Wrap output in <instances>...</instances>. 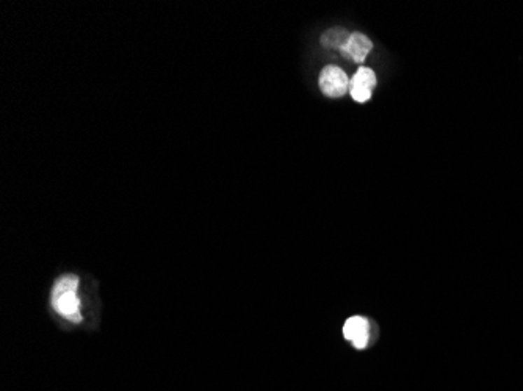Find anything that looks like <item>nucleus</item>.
Instances as JSON below:
<instances>
[{
    "instance_id": "20e7f679",
    "label": "nucleus",
    "mask_w": 523,
    "mask_h": 391,
    "mask_svg": "<svg viewBox=\"0 0 523 391\" xmlns=\"http://www.w3.org/2000/svg\"><path fill=\"white\" fill-rule=\"evenodd\" d=\"M372 50H373L372 39H370L367 35H363V33L361 31H353L349 35L347 44L343 45V49L340 50V54L345 58H349L351 62H354L356 64H362Z\"/></svg>"
},
{
    "instance_id": "f03ea898",
    "label": "nucleus",
    "mask_w": 523,
    "mask_h": 391,
    "mask_svg": "<svg viewBox=\"0 0 523 391\" xmlns=\"http://www.w3.org/2000/svg\"><path fill=\"white\" fill-rule=\"evenodd\" d=\"M320 91L328 97H343L349 92V78L339 66L329 64L323 68L319 77Z\"/></svg>"
},
{
    "instance_id": "f257e3e1",
    "label": "nucleus",
    "mask_w": 523,
    "mask_h": 391,
    "mask_svg": "<svg viewBox=\"0 0 523 391\" xmlns=\"http://www.w3.org/2000/svg\"><path fill=\"white\" fill-rule=\"evenodd\" d=\"M78 282L81 280L74 274H64L58 277L50 294L52 307L57 313L63 316L64 320L76 324L82 321L81 297L77 294Z\"/></svg>"
},
{
    "instance_id": "39448f33",
    "label": "nucleus",
    "mask_w": 523,
    "mask_h": 391,
    "mask_svg": "<svg viewBox=\"0 0 523 391\" xmlns=\"http://www.w3.org/2000/svg\"><path fill=\"white\" fill-rule=\"evenodd\" d=\"M343 336L356 349L367 348L370 341V322L363 316H351L343 326Z\"/></svg>"
},
{
    "instance_id": "7ed1b4c3",
    "label": "nucleus",
    "mask_w": 523,
    "mask_h": 391,
    "mask_svg": "<svg viewBox=\"0 0 523 391\" xmlns=\"http://www.w3.org/2000/svg\"><path fill=\"white\" fill-rule=\"evenodd\" d=\"M378 85V77L372 68L361 66L349 78V96L357 104H365L372 99L373 92Z\"/></svg>"
},
{
    "instance_id": "423d86ee",
    "label": "nucleus",
    "mask_w": 523,
    "mask_h": 391,
    "mask_svg": "<svg viewBox=\"0 0 523 391\" xmlns=\"http://www.w3.org/2000/svg\"><path fill=\"white\" fill-rule=\"evenodd\" d=\"M349 35H351V33L347 29H342V27L329 29V30L323 33L321 45H323V48L329 49V50H339L340 52L343 49V45L347 44Z\"/></svg>"
}]
</instances>
